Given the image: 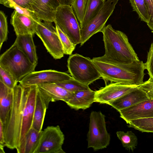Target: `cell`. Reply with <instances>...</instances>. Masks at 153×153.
<instances>
[{
    "instance_id": "obj_5",
    "label": "cell",
    "mask_w": 153,
    "mask_h": 153,
    "mask_svg": "<svg viewBox=\"0 0 153 153\" xmlns=\"http://www.w3.org/2000/svg\"><path fill=\"white\" fill-rule=\"evenodd\" d=\"M67 66L73 79L87 85L101 77L92 59L78 53L69 56Z\"/></svg>"
},
{
    "instance_id": "obj_33",
    "label": "cell",
    "mask_w": 153,
    "mask_h": 153,
    "mask_svg": "<svg viewBox=\"0 0 153 153\" xmlns=\"http://www.w3.org/2000/svg\"><path fill=\"white\" fill-rule=\"evenodd\" d=\"M11 8L14 9L18 13L29 17L37 23L41 22L33 11L15 4L13 5Z\"/></svg>"
},
{
    "instance_id": "obj_12",
    "label": "cell",
    "mask_w": 153,
    "mask_h": 153,
    "mask_svg": "<svg viewBox=\"0 0 153 153\" xmlns=\"http://www.w3.org/2000/svg\"><path fill=\"white\" fill-rule=\"evenodd\" d=\"M138 86L111 82L95 91V102L109 105L114 101Z\"/></svg>"
},
{
    "instance_id": "obj_30",
    "label": "cell",
    "mask_w": 153,
    "mask_h": 153,
    "mask_svg": "<svg viewBox=\"0 0 153 153\" xmlns=\"http://www.w3.org/2000/svg\"><path fill=\"white\" fill-rule=\"evenodd\" d=\"M8 28L7 17L4 12L0 11V49L7 39Z\"/></svg>"
},
{
    "instance_id": "obj_6",
    "label": "cell",
    "mask_w": 153,
    "mask_h": 153,
    "mask_svg": "<svg viewBox=\"0 0 153 153\" xmlns=\"http://www.w3.org/2000/svg\"><path fill=\"white\" fill-rule=\"evenodd\" d=\"M105 117L100 111L90 113L87 134L88 148L97 151L107 148L109 144L111 137L107 130Z\"/></svg>"
},
{
    "instance_id": "obj_8",
    "label": "cell",
    "mask_w": 153,
    "mask_h": 153,
    "mask_svg": "<svg viewBox=\"0 0 153 153\" xmlns=\"http://www.w3.org/2000/svg\"><path fill=\"white\" fill-rule=\"evenodd\" d=\"M64 140L59 126H48L40 132L33 153H65L62 148Z\"/></svg>"
},
{
    "instance_id": "obj_26",
    "label": "cell",
    "mask_w": 153,
    "mask_h": 153,
    "mask_svg": "<svg viewBox=\"0 0 153 153\" xmlns=\"http://www.w3.org/2000/svg\"><path fill=\"white\" fill-rule=\"evenodd\" d=\"M128 127L142 131L153 128V117L139 118L131 120L128 124Z\"/></svg>"
},
{
    "instance_id": "obj_11",
    "label": "cell",
    "mask_w": 153,
    "mask_h": 153,
    "mask_svg": "<svg viewBox=\"0 0 153 153\" xmlns=\"http://www.w3.org/2000/svg\"><path fill=\"white\" fill-rule=\"evenodd\" d=\"M68 74L49 69L33 71L24 77L19 82L25 87L50 83H58L72 78Z\"/></svg>"
},
{
    "instance_id": "obj_14",
    "label": "cell",
    "mask_w": 153,
    "mask_h": 153,
    "mask_svg": "<svg viewBox=\"0 0 153 153\" xmlns=\"http://www.w3.org/2000/svg\"><path fill=\"white\" fill-rule=\"evenodd\" d=\"M37 86L48 107L50 102L61 100L66 102L74 94V92L68 91L56 83L45 84Z\"/></svg>"
},
{
    "instance_id": "obj_31",
    "label": "cell",
    "mask_w": 153,
    "mask_h": 153,
    "mask_svg": "<svg viewBox=\"0 0 153 153\" xmlns=\"http://www.w3.org/2000/svg\"><path fill=\"white\" fill-rule=\"evenodd\" d=\"M0 81L11 89H13L18 82L9 72L1 66H0Z\"/></svg>"
},
{
    "instance_id": "obj_19",
    "label": "cell",
    "mask_w": 153,
    "mask_h": 153,
    "mask_svg": "<svg viewBox=\"0 0 153 153\" xmlns=\"http://www.w3.org/2000/svg\"><path fill=\"white\" fill-rule=\"evenodd\" d=\"M33 35L27 34L16 36L14 42L33 64L37 65L38 57L33 39Z\"/></svg>"
},
{
    "instance_id": "obj_15",
    "label": "cell",
    "mask_w": 153,
    "mask_h": 153,
    "mask_svg": "<svg viewBox=\"0 0 153 153\" xmlns=\"http://www.w3.org/2000/svg\"><path fill=\"white\" fill-rule=\"evenodd\" d=\"M60 4L58 0H33L32 7L38 18L44 22H54Z\"/></svg>"
},
{
    "instance_id": "obj_34",
    "label": "cell",
    "mask_w": 153,
    "mask_h": 153,
    "mask_svg": "<svg viewBox=\"0 0 153 153\" xmlns=\"http://www.w3.org/2000/svg\"><path fill=\"white\" fill-rule=\"evenodd\" d=\"M147 61L145 63L149 77L153 79V41L148 52Z\"/></svg>"
},
{
    "instance_id": "obj_13",
    "label": "cell",
    "mask_w": 153,
    "mask_h": 153,
    "mask_svg": "<svg viewBox=\"0 0 153 153\" xmlns=\"http://www.w3.org/2000/svg\"><path fill=\"white\" fill-rule=\"evenodd\" d=\"M118 111L120 117L127 124L132 120L153 117V99H149Z\"/></svg>"
},
{
    "instance_id": "obj_28",
    "label": "cell",
    "mask_w": 153,
    "mask_h": 153,
    "mask_svg": "<svg viewBox=\"0 0 153 153\" xmlns=\"http://www.w3.org/2000/svg\"><path fill=\"white\" fill-rule=\"evenodd\" d=\"M55 27L62 46L64 54L71 55L75 50L76 45L71 42L68 37L56 24Z\"/></svg>"
},
{
    "instance_id": "obj_23",
    "label": "cell",
    "mask_w": 153,
    "mask_h": 153,
    "mask_svg": "<svg viewBox=\"0 0 153 153\" xmlns=\"http://www.w3.org/2000/svg\"><path fill=\"white\" fill-rule=\"evenodd\" d=\"M116 134L121 142L123 147L126 149L133 151L136 149L138 144V139L131 131L126 132L118 131L117 132Z\"/></svg>"
},
{
    "instance_id": "obj_25",
    "label": "cell",
    "mask_w": 153,
    "mask_h": 153,
    "mask_svg": "<svg viewBox=\"0 0 153 153\" xmlns=\"http://www.w3.org/2000/svg\"><path fill=\"white\" fill-rule=\"evenodd\" d=\"M133 11L136 12L141 20L147 23L149 19L145 0H129Z\"/></svg>"
},
{
    "instance_id": "obj_39",
    "label": "cell",
    "mask_w": 153,
    "mask_h": 153,
    "mask_svg": "<svg viewBox=\"0 0 153 153\" xmlns=\"http://www.w3.org/2000/svg\"><path fill=\"white\" fill-rule=\"evenodd\" d=\"M142 132H153V128L147 129L143 130Z\"/></svg>"
},
{
    "instance_id": "obj_2",
    "label": "cell",
    "mask_w": 153,
    "mask_h": 153,
    "mask_svg": "<svg viewBox=\"0 0 153 153\" xmlns=\"http://www.w3.org/2000/svg\"><path fill=\"white\" fill-rule=\"evenodd\" d=\"M92 60L105 83L110 81L138 86L144 82L146 68L143 61L121 63L103 56L94 57Z\"/></svg>"
},
{
    "instance_id": "obj_22",
    "label": "cell",
    "mask_w": 153,
    "mask_h": 153,
    "mask_svg": "<svg viewBox=\"0 0 153 153\" xmlns=\"http://www.w3.org/2000/svg\"><path fill=\"white\" fill-rule=\"evenodd\" d=\"M106 0H86L85 13L80 28L85 27L96 15L101 9Z\"/></svg>"
},
{
    "instance_id": "obj_35",
    "label": "cell",
    "mask_w": 153,
    "mask_h": 153,
    "mask_svg": "<svg viewBox=\"0 0 153 153\" xmlns=\"http://www.w3.org/2000/svg\"><path fill=\"white\" fill-rule=\"evenodd\" d=\"M138 87L146 93L149 98L153 99V79L149 77L148 80L144 82Z\"/></svg>"
},
{
    "instance_id": "obj_9",
    "label": "cell",
    "mask_w": 153,
    "mask_h": 153,
    "mask_svg": "<svg viewBox=\"0 0 153 153\" xmlns=\"http://www.w3.org/2000/svg\"><path fill=\"white\" fill-rule=\"evenodd\" d=\"M52 22L37 23L35 34L41 39L47 51L55 59L63 57L62 46L56 27Z\"/></svg>"
},
{
    "instance_id": "obj_17",
    "label": "cell",
    "mask_w": 153,
    "mask_h": 153,
    "mask_svg": "<svg viewBox=\"0 0 153 153\" xmlns=\"http://www.w3.org/2000/svg\"><path fill=\"white\" fill-rule=\"evenodd\" d=\"M10 23L16 36L35 34L37 23L33 19L21 14L15 10L12 13Z\"/></svg>"
},
{
    "instance_id": "obj_27",
    "label": "cell",
    "mask_w": 153,
    "mask_h": 153,
    "mask_svg": "<svg viewBox=\"0 0 153 153\" xmlns=\"http://www.w3.org/2000/svg\"><path fill=\"white\" fill-rule=\"evenodd\" d=\"M56 84L68 91L73 92L91 89L88 85L82 84L73 78Z\"/></svg>"
},
{
    "instance_id": "obj_4",
    "label": "cell",
    "mask_w": 153,
    "mask_h": 153,
    "mask_svg": "<svg viewBox=\"0 0 153 153\" xmlns=\"http://www.w3.org/2000/svg\"><path fill=\"white\" fill-rule=\"evenodd\" d=\"M36 65L30 61L15 42L0 55V66L9 72L18 82L35 71Z\"/></svg>"
},
{
    "instance_id": "obj_10",
    "label": "cell",
    "mask_w": 153,
    "mask_h": 153,
    "mask_svg": "<svg viewBox=\"0 0 153 153\" xmlns=\"http://www.w3.org/2000/svg\"><path fill=\"white\" fill-rule=\"evenodd\" d=\"M119 0H106L98 13L85 27L80 28V46H82L93 35L101 32L113 13Z\"/></svg>"
},
{
    "instance_id": "obj_20",
    "label": "cell",
    "mask_w": 153,
    "mask_h": 153,
    "mask_svg": "<svg viewBox=\"0 0 153 153\" xmlns=\"http://www.w3.org/2000/svg\"><path fill=\"white\" fill-rule=\"evenodd\" d=\"M48 108L38 88L32 127L40 132L42 130L46 110Z\"/></svg>"
},
{
    "instance_id": "obj_3",
    "label": "cell",
    "mask_w": 153,
    "mask_h": 153,
    "mask_svg": "<svg viewBox=\"0 0 153 153\" xmlns=\"http://www.w3.org/2000/svg\"><path fill=\"white\" fill-rule=\"evenodd\" d=\"M105 49L103 56L111 61L129 63L140 60L127 35L114 29L110 24L102 30Z\"/></svg>"
},
{
    "instance_id": "obj_38",
    "label": "cell",
    "mask_w": 153,
    "mask_h": 153,
    "mask_svg": "<svg viewBox=\"0 0 153 153\" xmlns=\"http://www.w3.org/2000/svg\"><path fill=\"white\" fill-rule=\"evenodd\" d=\"M61 5L71 6L73 0H58Z\"/></svg>"
},
{
    "instance_id": "obj_32",
    "label": "cell",
    "mask_w": 153,
    "mask_h": 153,
    "mask_svg": "<svg viewBox=\"0 0 153 153\" xmlns=\"http://www.w3.org/2000/svg\"><path fill=\"white\" fill-rule=\"evenodd\" d=\"M33 2V0H0V4L7 7L11 8L15 4L34 12L32 7Z\"/></svg>"
},
{
    "instance_id": "obj_37",
    "label": "cell",
    "mask_w": 153,
    "mask_h": 153,
    "mask_svg": "<svg viewBox=\"0 0 153 153\" xmlns=\"http://www.w3.org/2000/svg\"><path fill=\"white\" fill-rule=\"evenodd\" d=\"M5 146V139L3 131V124L1 121L0 120V152L5 153L4 147Z\"/></svg>"
},
{
    "instance_id": "obj_7",
    "label": "cell",
    "mask_w": 153,
    "mask_h": 153,
    "mask_svg": "<svg viewBox=\"0 0 153 153\" xmlns=\"http://www.w3.org/2000/svg\"><path fill=\"white\" fill-rule=\"evenodd\" d=\"M54 23L76 46L80 44V27L71 6L60 5L56 11Z\"/></svg>"
},
{
    "instance_id": "obj_18",
    "label": "cell",
    "mask_w": 153,
    "mask_h": 153,
    "mask_svg": "<svg viewBox=\"0 0 153 153\" xmlns=\"http://www.w3.org/2000/svg\"><path fill=\"white\" fill-rule=\"evenodd\" d=\"M95 91L91 89L74 92L72 97L65 102L71 108L75 110H85L95 102Z\"/></svg>"
},
{
    "instance_id": "obj_29",
    "label": "cell",
    "mask_w": 153,
    "mask_h": 153,
    "mask_svg": "<svg viewBox=\"0 0 153 153\" xmlns=\"http://www.w3.org/2000/svg\"><path fill=\"white\" fill-rule=\"evenodd\" d=\"M86 0H73L71 6L79 25L83 20L85 13Z\"/></svg>"
},
{
    "instance_id": "obj_21",
    "label": "cell",
    "mask_w": 153,
    "mask_h": 153,
    "mask_svg": "<svg viewBox=\"0 0 153 153\" xmlns=\"http://www.w3.org/2000/svg\"><path fill=\"white\" fill-rule=\"evenodd\" d=\"M13 89L0 81V120L4 124L12 103Z\"/></svg>"
},
{
    "instance_id": "obj_1",
    "label": "cell",
    "mask_w": 153,
    "mask_h": 153,
    "mask_svg": "<svg viewBox=\"0 0 153 153\" xmlns=\"http://www.w3.org/2000/svg\"><path fill=\"white\" fill-rule=\"evenodd\" d=\"M36 85L24 87L19 84L13 89L10 108L3 124L5 146L22 153L26 135L32 127Z\"/></svg>"
},
{
    "instance_id": "obj_36",
    "label": "cell",
    "mask_w": 153,
    "mask_h": 153,
    "mask_svg": "<svg viewBox=\"0 0 153 153\" xmlns=\"http://www.w3.org/2000/svg\"><path fill=\"white\" fill-rule=\"evenodd\" d=\"M146 5L149 19L148 26L153 33V0H145Z\"/></svg>"
},
{
    "instance_id": "obj_16",
    "label": "cell",
    "mask_w": 153,
    "mask_h": 153,
    "mask_svg": "<svg viewBox=\"0 0 153 153\" xmlns=\"http://www.w3.org/2000/svg\"><path fill=\"white\" fill-rule=\"evenodd\" d=\"M149 99L146 93L138 86L115 100L109 105L118 111Z\"/></svg>"
},
{
    "instance_id": "obj_24",
    "label": "cell",
    "mask_w": 153,
    "mask_h": 153,
    "mask_svg": "<svg viewBox=\"0 0 153 153\" xmlns=\"http://www.w3.org/2000/svg\"><path fill=\"white\" fill-rule=\"evenodd\" d=\"M40 132L32 127L30 128L25 136L22 153H33Z\"/></svg>"
}]
</instances>
